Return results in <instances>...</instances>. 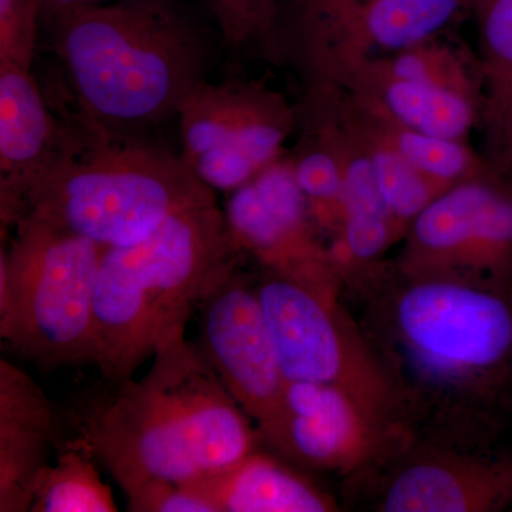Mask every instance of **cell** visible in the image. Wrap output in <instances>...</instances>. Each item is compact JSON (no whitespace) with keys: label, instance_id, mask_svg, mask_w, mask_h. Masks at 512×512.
<instances>
[{"label":"cell","instance_id":"11","mask_svg":"<svg viewBox=\"0 0 512 512\" xmlns=\"http://www.w3.org/2000/svg\"><path fill=\"white\" fill-rule=\"evenodd\" d=\"M490 444L414 433L375 477L380 512H501L512 508V456Z\"/></svg>","mask_w":512,"mask_h":512},{"label":"cell","instance_id":"4","mask_svg":"<svg viewBox=\"0 0 512 512\" xmlns=\"http://www.w3.org/2000/svg\"><path fill=\"white\" fill-rule=\"evenodd\" d=\"M210 204L215 191L181 154L113 133L79 111L62 123L55 156L2 221V234L32 217L104 248L130 247L178 212Z\"/></svg>","mask_w":512,"mask_h":512},{"label":"cell","instance_id":"25","mask_svg":"<svg viewBox=\"0 0 512 512\" xmlns=\"http://www.w3.org/2000/svg\"><path fill=\"white\" fill-rule=\"evenodd\" d=\"M42 15V0H0V62L30 70Z\"/></svg>","mask_w":512,"mask_h":512},{"label":"cell","instance_id":"12","mask_svg":"<svg viewBox=\"0 0 512 512\" xmlns=\"http://www.w3.org/2000/svg\"><path fill=\"white\" fill-rule=\"evenodd\" d=\"M225 217L232 234L262 268L320 288L343 291L329 247L319 241L315 220L291 161L276 160L254 180L229 192Z\"/></svg>","mask_w":512,"mask_h":512},{"label":"cell","instance_id":"19","mask_svg":"<svg viewBox=\"0 0 512 512\" xmlns=\"http://www.w3.org/2000/svg\"><path fill=\"white\" fill-rule=\"evenodd\" d=\"M372 0H278L279 57L308 83L346 26Z\"/></svg>","mask_w":512,"mask_h":512},{"label":"cell","instance_id":"29","mask_svg":"<svg viewBox=\"0 0 512 512\" xmlns=\"http://www.w3.org/2000/svg\"><path fill=\"white\" fill-rule=\"evenodd\" d=\"M487 2H488V0H468V6H471V8H473V6H478V8H483L485 3H487Z\"/></svg>","mask_w":512,"mask_h":512},{"label":"cell","instance_id":"18","mask_svg":"<svg viewBox=\"0 0 512 512\" xmlns=\"http://www.w3.org/2000/svg\"><path fill=\"white\" fill-rule=\"evenodd\" d=\"M342 84L352 86L390 119L427 136L460 141L473 124L467 94L440 84L389 79L362 70L350 73Z\"/></svg>","mask_w":512,"mask_h":512},{"label":"cell","instance_id":"23","mask_svg":"<svg viewBox=\"0 0 512 512\" xmlns=\"http://www.w3.org/2000/svg\"><path fill=\"white\" fill-rule=\"evenodd\" d=\"M231 59L281 60L276 36L278 0H207Z\"/></svg>","mask_w":512,"mask_h":512},{"label":"cell","instance_id":"9","mask_svg":"<svg viewBox=\"0 0 512 512\" xmlns=\"http://www.w3.org/2000/svg\"><path fill=\"white\" fill-rule=\"evenodd\" d=\"M393 265L416 276L512 286V180L487 175L448 188L412 222Z\"/></svg>","mask_w":512,"mask_h":512},{"label":"cell","instance_id":"16","mask_svg":"<svg viewBox=\"0 0 512 512\" xmlns=\"http://www.w3.org/2000/svg\"><path fill=\"white\" fill-rule=\"evenodd\" d=\"M466 6L468 0H372L330 47L306 84L308 93L338 87L372 50L402 52L423 45Z\"/></svg>","mask_w":512,"mask_h":512},{"label":"cell","instance_id":"27","mask_svg":"<svg viewBox=\"0 0 512 512\" xmlns=\"http://www.w3.org/2000/svg\"><path fill=\"white\" fill-rule=\"evenodd\" d=\"M490 143V167L495 174H512V109L505 117L501 126L493 136L488 138Z\"/></svg>","mask_w":512,"mask_h":512},{"label":"cell","instance_id":"28","mask_svg":"<svg viewBox=\"0 0 512 512\" xmlns=\"http://www.w3.org/2000/svg\"><path fill=\"white\" fill-rule=\"evenodd\" d=\"M43 12L45 10H56L69 8V6L82 5V3H90L93 0H42Z\"/></svg>","mask_w":512,"mask_h":512},{"label":"cell","instance_id":"17","mask_svg":"<svg viewBox=\"0 0 512 512\" xmlns=\"http://www.w3.org/2000/svg\"><path fill=\"white\" fill-rule=\"evenodd\" d=\"M278 454L258 448L227 468L183 484L217 512H335V498Z\"/></svg>","mask_w":512,"mask_h":512},{"label":"cell","instance_id":"24","mask_svg":"<svg viewBox=\"0 0 512 512\" xmlns=\"http://www.w3.org/2000/svg\"><path fill=\"white\" fill-rule=\"evenodd\" d=\"M345 127V126H343ZM346 128V127H345ZM353 137L362 144L370 160L375 165L377 181L384 201L392 212L394 221L406 235L412 222L416 220L434 198L443 194V188L421 174L414 165L404 160L393 148L356 136L346 128Z\"/></svg>","mask_w":512,"mask_h":512},{"label":"cell","instance_id":"2","mask_svg":"<svg viewBox=\"0 0 512 512\" xmlns=\"http://www.w3.org/2000/svg\"><path fill=\"white\" fill-rule=\"evenodd\" d=\"M79 111L117 134L177 117L208 80L210 37L177 0H101L45 10Z\"/></svg>","mask_w":512,"mask_h":512},{"label":"cell","instance_id":"21","mask_svg":"<svg viewBox=\"0 0 512 512\" xmlns=\"http://www.w3.org/2000/svg\"><path fill=\"white\" fill-rule=\"evenodd\" d=\"M309 128L291 161L299 187L308 198L318 227L336 232L343 221V167L323 131L306 121Z\"/></svg>","mask_w":512,"mask_h":512},{"label":"cell","instance_id":"6","mask_svg":"<svg viewBox=\"0 0 512 512\" xmlns=\"http://www.w3.org/2000/svg\"><path fill=\"white\" fill-rule=\"evenodd\" d=\"M255 286L286 382L332 384L414 430L396 380L340 301L342 292L268 269Z\"/></svg>","mask_w":512,"mask_h":512},{"label":"cell","instance_id":"15","mask_svg":"<svg viewBox=\"0 0 512 512\" xmlns=\"http://www.w3.org/2000/svg\"><path fill=\"white\" fill-rule=\"evenodd\" d=\"M60 136L32 72L0 62V221L49 165Z\"/></svg>","mask_w":512,"mask_h":512},{"label":"cell","instance_id":"1","mask_svg":"<svg viewBox=\"0 0 512 512\" xmlns=\"http://www.w3.org/2000/svg\"><path fill=\"white\" fill-rule=\"evenodd\" d=\"M345 289L414 430L490 444L512 402V286L416 276L382 262Z\"/></svg>","mask_w":512,"mask_h":512},{"label":"cell","instance_id":"10","mask_svg":"<svg viewBox=\"0 0 512 512\" xmlns=\"http://www.w3.org/2000/svg\"><path fill=\"white\" fill-rule=\"evenodd\" d=\"M414 433L340 387L286 382L282 412L262 443L293 466L362 478Z\"/></svg>","mask_w":512,"mask_h":512},{"label":"cell","instance_id":"8","mask_svg":"<svg viewBox=\"0 0 512 512\" xmlns=\"http://www.w3.org/2000/svg\"><path fill=\"white\" fill-rule=\"evenodd\" d=\"M183 151L215 192L254 180L281 156L298 113L264 83L237 77L201 83L178 111Z\"/></svg>","mask_w":512,"mask_h":512},{"label":"cell","instance_id":"26","mask_svg":"<svg viewBox=\"0 0 512 512\" xmlns=\"http://www.w3.org/2000/svg\"><path fill=\"white\" fill-rule=\"evenodd\" d=\"M126 497L133 512H217L201 495L164 478L137 485Z\"/></svg>","mask_w":512,"mask_h":512},{"label":"cell","instance_id":"30","mask_svg":"<svg viewBox=\"0 0 512 512\" xmlns=\"http://www.w3.org/2000/svg\"><path fill=\"white\" fill-rule=\"evenodd\" d=\"M511 512H512V508H511Z\"/></svg>","mask_w":512,"mask_h":512},{"label":"cell","instance_id":"13","mask_svg":"<svg viewBox=\"0 0 512 512\" xmlns=\"http://www.w3.org/2000/svg\"><path fill=\"white\" fill-rule=\"evenodd\" d=\"M201 311L200 348L264 440L282 412L286 379L255 281L238 269L215 289Z\"/></svg>","mask_w":512,"mask_h":512},{"label":"cell","instance_id":"7","mask_svg":"<svg viewBox=\"0 0 512 512\" xmlns=\"http://www.w3.org/2000/svg\"><path fill=\"white\" fill-rule=\"evenodd\" d=\"M184 342V333L164 342L143 379L111 384L114 392L74 421L72 440L107 468L124 494L156 478L188 484L202 476L181 397Z\"/></svg>","mask_w":512,"mask_h":512},{"label":"cell","instance_id":"14","mask_svg":"<svg viewBox=\"0 0 512 512\" xmlns=\"http://www.w3.org/2000/svg\"><path fill=\"white\" fill-rule=\"evenodd\" d=\"M66 441L42 387L0 360V512H30L37 477Z\"/></svg>","mask_w":512,"mask_h":512},{"label":"cell","instance_id":"20","mask_svg":"<svg viewBox=\"0 0 512 512\" xmlns=\"http://www.w3.org/2000/svg\"><path fill=\"white\" fill-rule=\"evenodd\" d=\"M94 457L69 439L37 477L30 512H116L109 485L94 466Z\"/></svg>","mask_w":512,"mask_h":512},{"label":"cell","instance_id":"5","mask_svg":"<svg viewBox=\"0 0 512 512\" xmlns=\"http://www.w3.org/2000/svg\"><path fill=\"white\" fill-rule=\"evenodd\" d=\"M9 231L0 249V338L43 370L94 365V289L107 248L32 217Z\"/></svg>","mask_w":512,"mask_h":512},{"label":"cell","instance_id":"3","mask_svg":"<svg viewBox=\"0 0 512 512\" xmlns=\"http://www.w3.org/2000/svg\"><path fill=\"white\" fill-rule=\"evenodd\" d=\"M218 204L168 218L138 244L107 248L94 289V365L110 384L131 379L164 342L185 333L247 258Z\"/></svg>","mask_w":512,"mask_h":512},{"label":"cell","instance_id":"22","mask_svg":"<svg viewBox=\"0 0 512 512\" xmlns=\"http://www.w3.org/2000/svg\"><path fill=\"white\" fill-rule=\"evenodd\" d=\"M481 53L487 86L488 137L512 109V0H488L480 8Z\"/></svg>","mask_w":512,"mask_h":512}]
</instances>
